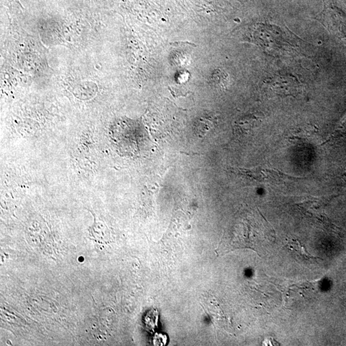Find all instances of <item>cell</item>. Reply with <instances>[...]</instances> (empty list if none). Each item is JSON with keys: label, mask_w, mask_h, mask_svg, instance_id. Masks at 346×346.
Returning <instances> with one entry per match:
<instances>
[{"label": "cell", "mask_w": 346, "mask_h": 346, "mask_svg": "<svg viewBox=\"0 0 346 346\" xmlns=\"http://www.w3.org/2000/svg\"><path fill=\"white\" fill-rule=\"evenodd\" d=\"M242 224L241 230L237 229L222 245V251L249 248L261 256L273 245L276 241V232L259 211Z\"/></svg>", "instance_id": "1"}, {"label": "cell", "mask_w": 346, "mask_h": 346, "mask_svg": "<svg viewBox=\"0 0 346 346\" xmlns=\"http://www.w3.org/2000/svg\"><path fill=\"white\" fill-rule=\"evenodd\" d=\"M262 88L270 96H293L296 97L303 91V85L293 76H275L265 79Z\"/></svg>", "instance_id": "2"}, {"label": "cell", "mask_w": 346, "mask_h": 346, "mask_svg": "<svg viewBox=\"0 0 346 346\" xmlns=\"http://www.w3.org/2000/svg\"><path fill=\"white\" fill-rule=\"evenodd\" d=\"M231 171L234 174L249 182L258 183L281 182L292 177L278 171V170L262 167L253 168L232 167Z\"/></svg>", "instance_id": "3"}, {"label": "cell", "mask_w": 346, "mask_h": 346, "mask_svg": "<svg viewBox=\"0 0 346 346\" xmlns=\"http://www.w3.org/2000/svg\"><path fill=\"white\" fill-rule=\"evenodd\" d=\"M320 21L333 36L346 42V18L334 12H324Z\"/></svg>", "instance_id": "4"}, {"label": "cell", "mask_w": 346, "mask_h": 346, "mask_svg": "<svg viewBox=\"0 0 346 346\" xmlns=\"http://www.w3.org/2000/svg\"><path fill=\"white\" fill-rule=\"evenodd\" d=\"M317 132L318 128L315 126L308 124L300 126L291 130L289 139L294 144H302L311 139Z\"/></svg>", "instance_id": "5"}, {"label": "cell", "mask_w": 346, "mask_h": 346, "mask_svg": "<svg viewBox=\"0 0 346 346\" xmlns=\"http://www.w3.org/2000/svg\"><path fill=\"white\" fill-rule=\"evenodd\" d=\"M287 245L291 250L294 251V253H296L298 257H300L302 260H305L313 263V261H318L320 258L311 256L310 254L306 252L303 246H301L300 242L298 240L291 239L288 241Z\"/></svg>", "instance_id": "6"}, {"label": "cell", "mask_w": 346, "mask_h": 346, "mask_svg": "<svg viewBox=\"0 0 346 346\" xmlns=\"http://www.w3.org/2000/svg\"><path fill=\"white\" fill-rule=\"evenodd\" d=\"M101 228V225L96 224L90 232L91 237H93L96 241L100 242H106L109 240L108 232L106 228Z\"/></svg>", "instance_id": "7"}, {"label": "cell", "mask_w": 346, "mask_h": 346, "mask_svg": "<svg viewBox=\"0 0 346 346\" xmlns=\"http://www.w3.org/2000/svg\"><path fill=\"white\" fill-rule=\"evenodd\" d=\"M167 342V336L162 333H157L153 340L155 345H165Z\"/></svg>", "instance_id": "8"}, {"label": "cell", "mask_w": 346, "mask_h": 346, "mask_svg": "<svg viewBox=\"0 0 346 346\" xmlns=\"http://www.w3.org/2000/svg\"><path fill=\"white\" fill-rule=\"evenodd\" d=\"M16 1L17 2H19L18 0H16Z\"/></svg>", "instance_id": "9"}]
</instances>
